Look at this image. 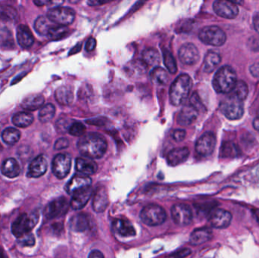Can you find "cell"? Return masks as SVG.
<instances>
[{"instance_id": "43", "label": "cell", "mask_w": 259, "mask_h": 258, "mask_svg": "<svg viewBox=\"0 0 259 258\" xmlns=\"http://www.w3.org/2000/svg\"><path fill=\"white\" fill-rule=\"evenodd\" d=\"M69 132L72 136H81L85 133L86 127L82 123L76 121V122L72 123Z\"/></svg>"}, {"instance_id": "31", "label": "cell", "mask_w": 259, "mask_h": 258, "mask_svg": "<svg viewBox=\"0 0 259 258\" xmlns=\"http://www.w3.org/2000/svg\"><path fill=\"white\" fill-rule=\"evenodd\" d=\"M221 62V58L218 53L210 51L205 55L204 59L203 70L205 72L211 73L217 68Z\"/></svg>"}, {"instance_id": "11", "label": "cell", "mask_w": 259, "mask_h": 258, "mask_svg": "<svg viewBox=\"0 0 259 258\" xmlns=\"http://www.w3.org/2000/svg\"><path fill=\"white\" fill-rule=\"evenodd\" d=\"M171 216L178 226H188L192 222V210L187 204H176L171 208Z\"/></svg>"}, {"instance_id": "14", "label": "cell", "mask_w": 259, "mask_h": 258, "mask_svg": "<svg viewBox=\"0 0 259 258\" xmlns=\"http://www.w3.org/2000/svg\"><path fill=\"white\" fill-rule=\"evenodd\" d=\"M69 203L65 198H56L50 203L44 210V216L51 219L65 214L69 210Z\"/></svg>"}, {"instance_id": "57", "label": "cell", "mask_w": 259, "mask_h": 258, "mask_svg": "<svg viewBox=\"0 0 259 258\" xmlns=\"http://www.w3.org/2000/svg\"><path fill=\"white\" fill-rule=\"evenodd\" d=\"M256 119H257V121H259V108H258V109H257V117H256Z\"/></svg>"}, {"instance_id": "54", "label": "cell", "mask_w": 259, "mask_h": 258, "mask_svg": "<svg viewBox=\"0 0 259 258\" xmlns=\"http://www.w3.org/2000/svg\"><path fill=\"white\" fill-rule=\"evenodd\" d=\"M35 4L38 7H43L44 5H48V4H53L51 1H47V0H42V1H35Z\"/></svg>"}, {"instance_id": "52", "label": "cell", "mask_w": 259, "mask_h": 258, "mask_svg": "<svg viewBox=\"0 0 259 258\" xmlns=\"http://www.w3.org/2000/svg\"><path fill=\"white\" fill-rule=\"evenodd\" d=\"M88 258H105L104 255L98 250H92L89 254Z\"/></svg>"}, {"instance_id": "21", "label": "cell", "mask_w": 259, "mask_h": 258, "mask_svg": "<svg viewBox=\"0 0 259 258\" xmlns=\"http://www.w3.org/2000/svg\"><path fill=\"white\" fill-rule=\"evenodd\" d=\"M93 189L91 186L81 189L78 192L73 194L70 206L75 210L82 209L87 204L90 200V197L93 195Z\"/></svg>"}, {"instance_id": "35", "label": "cell", "mask_w": 259, "mask_h": 258, "mask_svg": "<svg viewBox=\"0 0 259 258\" xmlns=\"http://www.w3.org/2000/svg\"><path fill=\"white\" fill-rule=\"evenodd\" d=\"M56 25L48 17L40 16L35 22V28L38 34L47 36L50 30Z\"/></svg>"}, {"instance_id": "55", "label": "cell", "mask_w": 259, "mask_h": 258, "mask_svg": "<svg viewBox=\"0 0 259 258\" xmlns=\"http://www.w3.org/2000/svg\"><path fill=\"white\" fill-rule=\"evenodd\" d=\"M109 2H104V3H100V2H96V1H89L87 4L91 6V7H96V6H101L103 5V4H108Z\"/></svg>"}, {"instance_id": "47", "label": "cell", "mask_w": 259, "mask_h": 258, "mask_svg": "<svg viewBox=\"0 0 259 258\" xmlns=\"http://www.w3.org/2000/svg\"><path fill=\"white\" fill-rule=\"evenodd\" d=\"M69 145V141L66 138H61L58 139L55 143L54 149L56 150H62L66 149Z\"/></svg>"}, {"instance_id": "38", "label": "cell", "mask_w": 259, "mask_h": 258, "mask_svg": "<svg viewBox=\"0 0 259 258\" xmlns=\"http://www.w3.org/2000/svg\"><path fill=\"white\" fill-rule=\"evenodd\" d=\"M3 140L8 145H15L19 142L21 138V133L17 129L9 127L2 133Z\"/></svg>"}, {"instance_id": "51", "label": "cell", "mask_w": 259, "mask_h": 258, "mask_svg": "<svg viewBox=\"0 0 259 258\" xmlns=\"http://www.w3.org/2000/svg\"><path fill=\"white\" fill-rule=\"evenodd\" d=\"M96 47V41L93 38H90L86 43L85 49L87 52H92Z\"/></svg>"}, {"instance_id": "50", "label": "cell", "mask_w": 259, "mask_h": 258, "mask_svg": "<svg viewBox=\"0 0 259 258\" xmlns=\"http://www.w3.org/2000/svg\"><path fill=\"white\" fill-rule=\"evenodd\" d=\"M249 71L251 75L256 78H259V61L254 62L249 68Z\"/></svg>"}, {"instance_id": "13", "label": "cell", "mask_w": 259, "mask_h": 258, "mask_svg": "<svg viewBox=\"0 0 259 258\" xmlns=\"http://www.w3.org/2000/svg\"><path fill=\"white\" fill-rule=\"evenodd\" d=\"M213 10L214 13L226 19H233L239 14V9L237 5L231 1L218 0L213 4Z\"/></svg>"}, {"instance_id": "44", "label": "cell", "mask_w": 259, "mask_h": 258, "mask_svg": "<svg viewBox=\"0 0 259 258\" xmlns=\"http://www.w3.org/2000/svg\"><path fill=\"white\" fill-rule=\"evenodd\" d=\"M189 105L193 107L198 112H202V111L205 109V106H204L203 104L201 102L200 98H199L197 93H194L192 95L190 98V104H189Z\"/></svg>"}, {"instance_id": "7", "label": "cell", "mask_w": 259, "mask_h": 258, "mask_svg": "<svg viewBox=\"0 0 259 258\" xmlns=\"http://www.w3.org/2000/svg\"><path fill=\"white\" fill-rule=\"evenodd\" d=\"M140 218L143 223L148 226H159L165 222L167 214L163 207L161 206L149 204L142 210Z\"/></svg>"}, {"instance_id": "5", "label": "cell", "mask_w": 259, "mask_h": 258, "mask_svg": "<svg viewBox=\"0 0 259 258\" xmlns=\"http://www.w3.org/2000/svg\"><path fill=\"white\" fill-rule=\"evenodd\" d=\"M220 110L227 119L231 121L240 119L244 114L242 101L229 94L220 104Z\"/></svg>"}, {"instance_id": "30", "label": "cell", "mask_w": 259, "mask_h": 258, "mask_svg": "<svg viewBox=\"0 0 259 258\" xmlns=\"http://www.w3.org/2000/svg\"><path fill=\"white\" fill-rule=\"evenodd\" d=\"M70 228L75 232H84L89 226V219L84 213H78L70 219Z\"/></svg>"}, {"instance_id": "34", "label": "cell", "mask_w": 259, "mask_h": 258, "mask_svg": "<svg viewBox=\"0 0 259 258\" xmlns=\"http://www.w3.org/2000/svg\"><path fill=\"white\" fill-rule=\"evenodd\" d=\"M13 122L16 127L26 128L33 124L34 116L28 112H19L13 116Z\"/></svg>"}, {"instance_id": "45", "label": "cell", "mask_w": 259, "mask_h": 258, "mask_svg": "<svg viewBox=\"0 0 259 258\" xmlns=\"http://www.w3.org/2000/svg\"><path fill=\"white\" fill-rule=\"evenodd\" d=\"M72 124H69V121L66 119H59L56 123V130L60 133H65V132L69 131Z\"/></svg>"}, {"instance_id": "3", "label": "cell", "mask_w": 259, "mask_h": 258, "mask_svg": "<svg viewBox=\"0 0 259 258\" xmlns=\"http://www.w3.org/2000/svg\"><path fill=\"white\" fill-rule=\"evenodd\" d=\"M192 87V81L188 75H180L176 78L170 87L169 96L171 103L179 106L187 99Z\"/></svg>"}, {"instance_id": "27", "label": "cell", "mask_w": 259, "mask_h": 258, "mask_svg": "<svg viewBox=\"0 0 259 258\" xmlns=\"http://www.w3.org/2000/svg\"><path fill=\"white\" fill-rule=\"evenodd\" d=\"M1 171L3 174L7 177H17L20 174V166L15 158H8L3 163L1 166Z\"/></svg>"}, {"instance_id": "23", "label": "cell", "mask_w": 259, "mask_h": 258, "mask_svg": "<svg viewBox=\"0 0 259 258\" xmlns=\"http://www.w3.org/2000/svg\"><path fill=\"white\" fill-rule=\"evenodd\" d=\"M189 155V150L186 148H176V149H172L167 156V161L170 166L179 165L182 163L185 162L187 160L188 157Z\"/></svg>"}, {"instance_id": "56", "label": "cell", "mask_w": 259, "mask_h": 258, "mask_svg": "<svg viewBox=\"0 0 259 258\" xmlns=\"http://www.w3.org/2000/svg\"><path fill=\"white\" fill-rule=\"evenodd\" d=\"M251 211H252L253 215L255 217L256 220L257 221V223H259V208L252 209Z\"/></svg>"}, {"instance_id": "15", "label": "cell", "mask_w": 259, "mask_h": 258, "mask_svg": "<svg viewBox=\"0 0 259 258\" xmlns=\"http://www.w3.org/2000/svg\"><path fill=\"white\" fill-rule=\"evenodd\" d=\"M179 59L186 65H193L199 60V52L194 44L188 43L180 47L178 51Z\"/></svg>"}, {"instance_id": "20", "label": "cell", "mask_w": 259, "mask_h": 258, "mask_svg": "<svg viewBox=\"0 0 259 258\" xmlns=\"http://www.w3.org/2000/svg\"><path fill=\"white\" fill-rule=\"evenodd\" d=\"M113 230L122 237H132L136 235V230L131 222L122 218H117L112 222Z\"/></svg>"}, {"instance_id": "12", "label": "cell", "mask_w": 259, "mask_h": 258, "mask_svg": "<svg viewBox=\"0 0 259 258\" xmlns=\"http://www.w3.org/2000/svg\"><path fill=\"white\" fill-rule=\"evenodd\" d=\"M215 135L211 132L204 133L196 144V152L202 157H208L214 152L216 146Z\"/></svg>"}, {"instance_id": "2", "label": "cell", "mask_w": 259, "mask_h": 258, "mask_svg": "<svg viewBox=\"0 0 259 258\" xmlns=\"http://www.w3.org/2000/svg\"><path fill=\"white\" fill-rule=\"evenodd\" d=\"M237 83L236 71L228 65L221 67L217 70L213 78L212 84L214 90L218 93L229 94L231 93Z\"/></svg>"}, {"instance_id": "28", "label": "cell", "mask_w": 259, "mask_h": 258, "mask_svg": "<svg viewBox=\"0 0 259 258\" xmlns=\"http://www.w3.org/2000/svg\"><path fill=\"white\" fill-rule=\"evenodd\" d=\"M56 99L60 105H69L74 101V93L72 88L68 86H62L56 91Z\"/></svg>"}, {"instance_id": "32", "label": "cell", "mask_w": 259, "mask_h": 258, "mask_svg": "<svg viewBox=\"0 0 259 258\" xmlns=\"http://www.w3.org/2000/svg\"><path fill=\"white\" fill-rule=\"evenodd\" d=\"M150 78L152 82L158 86L165 85L169 81L168 73L161 67H156L151 71Z\"/></svg>"}, {"instance_id": "40", "label": "cell", "mask_w": 259, "mask_h": 258, "mask_svg": "<svg viewBox=\"0 0 259 258\" xmlns=\"http://www.w3.org/2000/svg\"><path fill=\"white\" fill-rule=\"evenodd\" d=\"M18 13L11 6L0 5V20L12 22L17 19Z\"/></svg>"}, {"instance_id": "16", "label": "cell", "mask_w": 259, "mask_h": 258, "mask_svg": "<svg viewBox=\"0 0 259 258\" xmlns=\"http://www.w3.org/2000/svg\"><path fill=\"white\" fill-rule=\"evenodd\" d=\"M92 180L89 176L84 175H75L66 185L68 193L73 195L75 192L91 186Z\"/></svg>"}, {"instance_id": "9", "label": "cell", "mask_w": 259, "mask_h": 258, "mask_svg": "<svg viewBox=\"0 0 259 258\" xmlns=\"http://www.w3.org/2000/svg\"><path fill=\"white\" fill-rule=\"evenodd\" d=\"M231 213L224 209L213 208L208 213V222L211 226L216 229H225L228 227L231 223Z\"/></svg>"}, {"instance_id": "48", "label": "cell", "mask_w": 259, "mask_h": 258, "mask_svg": "<svg viewBox=\"0 0 259 258\" xmlns=\"http://www.w3.org/2000/svg\"><path fill=\"white\" fill-rule=\"evenodd\" d=\"M191 250L189 248H183L177 250L175 253L171 254L168 258H185L189 256L191 253Z\"/></svg>"}, {"instance_id": "10", "label": "cell", "mask_w": 259, "mask_h": 258, "mask_svg": "<svg viewBox=\"0 0 259 258\" xmlns=\"http://www.w3.org/2000/svg\"><path fill=\"white\" fill-rule=\"evenodd\" d=\"M72 167V158L69 154H59L53 161V172L59 179H64L69 175Z\"/></svg>"}, {"instance_id": "25", "label": "cell", "mask_w": 259, "mask_h": 258, "mask_svg": "<svg viewBox=\"0 0 259 258\" xmlns=\"http://www.w3.org/2000/svg\"><path fill=\"white\" fill-rule=\"evenodd\" d=\"M76 170L84 176H90L94 174L98 166L95 161L90 158H78L76 160Z\"/></svg>"}, {"instance_id": "41", "label": "cell", "mask_w": 259, "mask_h": 258, "mask_svg": "<svg viewBox=\"0 0 259 258\" xmlns=\"http://www.w3.org/2000/svg\"><path fill=\"white\" fill-rule=\"evenodd\" d=\"M248 93V88L247 84L244 81H237L234 88L232 90L231 93H229V94H231L232 96H235L239 100L243 102L246 99Z\"/></svg>"}, {"instance_id": "8", "label": "cell", "mask_w": 259, "mask_h": 258, "mask_svg": "<svg viewBox=\"0 0 259 258\" xmlns=\"http://www.w3.org/2000/svg\"><path fill=\"white\" fill-rule=\"evenodd\" d=\"M47 17L58 25L67 26L73 23L75 19V12L66 7H56L49 10Z\"/></svg>"}, {"instance_id": "6", "label": "cell", "mask_w": 259, "mask_h": 258, "mask_svg": "<svg viewBox=\"0 0 259 258\" xmlns=\"http://www.w3.org/2000/svg\"><path fill=\"white\" fill-rule=\"evenodd\" d=\"M199 38L203 44L212 47L223 46L226 41L224 31L217 26L204 27L199 31Z\"/></svg>"}, {"instance_id": "17", "label": "cell", "mask_w": 259, "mask_h": 258, "mask_svg": "<svg viewBox=\"0 0 259 258\" xmlns=\"http://www.w3.org/2000/svg\"><path fill=\"white\" fill-rule=\"evenodd\" d=\"M48 168L47 158L44 155H39L32 161L28 168V176L31 178H38L45 174Z\"/></svg>"}, {"instance_id": "33", "label": "cell", "mask_w": 259, "mask_h": 258, "mask_svg": "<svg viewBox=\"0 0 259 258\" xmlns=\"http://www.w3.org/2000/svg\"><path fill=\"white\" fill-rule=\"evenodd\" d=\"M142 60L147 66L158 67L160 63V54L158 50L153 48L146 49L142 54Z\"/></svg>"}, {"instance_id": "42", "label": "cell", "mask_w": 259, "mask_h": 258, "mask_svg": "<svg viewBox=\"0 0 259 258\" xmlns=\"http://www.w3.org/2000/svg\"><path fill=\"white\" fill-rule=\"evenodd\" d=\"M163 60L168 71L171 74H175L177 71V62L172 53L167 49L163 50Z\"/></svg>"}, {"instance_id": "24", "label": "cell", "mask_w": 259, "mask_h": 258, "mask_svg": "<svg viewBox=\"0 0 259 258\" xmlns=\"http://www.w3.org/2000/svg\"><path fill=\"white\" fill-rule=\"evenodd\" d=\"M17 39L19 45L22 48H30L33 46L34 43H35L33 34L26 25H20L18 28Z\"/></svg>"}, {"instance_id": "18", "label": "cell", "mask_w": 259, "mask_h": 258, "mask_svg": "<svg viewBox=\"0 0 259 258\" xmlns=\"http://www.w3.org/2000/svg\"><path fill=\"white\" fill-rule=\"evenodd\" d=\"M148 66L143 60L137 59L129 62L125 66V71L130 78L138 79L143 78L147 73Z\"/></svg>"}, {"instance_id": "26", "label": "cell", "mask_w": 259, "mask_h": 258, "mask_svg": "<svg viewBox=\"0 0 259 258\" xmlns=\"http://www.w3.org/2000/svg\"><path fill=\"white\" fill-rule=\"evenodd\" d=\"M213 232L208 227H202L195 229L190 235V242L193 245H199L211 240Z\"/></svg>"}, {"instance_id": "1", "label": "cell", "mask_w": 259, "mask_h": 258, "mask_svg": "<svg viewBox=\"0 0 259 258\" xmlns=\"http://www.w3.org/2000/svg\"><path fill=\"white\" fill-rule=\"evenodd\" d=\"M107 148L106 139L98 133L84 135L78 142L80 153L90 159L101 158L106 154Z\"/></svg>"}, {"instance_id": "36", "label": "cell", "mask_w": 259, "mask_h": 258, "mask_svg": "<svg viewBox=\"0 0 259 258\" xmlns=\"http://www.w3.org/2000/svg\"><path fill=\"white\" fill-rule=\"evenodd\" d=\"M239 153L236 145L232 142H224L220 147V157L222 158H235Z\"/></svg>"}, {"instance_id": "4", "label": "cell", "mask_w": 259, "mask_h": 258, "mask_svg": "<svg viewBox=\"0 0 259 258\" xmlns=\"http://www.w3.org/2000/svg\"><path fill=\"white\" fill-rule=\"evenodd\" d=\"M39 220L38 213H23L15 220L12 225V232L16 238H21L27 234L30 233Z\"/></svg>"}, {"instance_id": "29", "label": "cell", "mask_w": 259, "mask_h": 258, "mask_svg": "<svg viewBox=\"0 0 259 258\" xmlns=\"http://www.w3.org/2000/svg\"><path fill=\"white\" fill-rule=\"evenodd\" d=\"M44 101L45 99L42 95H31L22 101V107L24 109L28 110V111H35V110L42 108Z\"/></svg>"}, {"instance_id": "39", "label": "cell", "mask_w": 259, "mask_h": 258, "mask_svg": "<svg viewBox=\"0 0 259 258\" xmlns=\"http://www.w3.org/2000/svg\"><path fill=\"white\" fill-rule=\"evenodd\" d=\"M56 108L53 104L49 103L41 108L39 112V120L42 123H47L54 118Z\"/></svg>"}, {"instance_id": "49", "label": "cell", "mask_w": 259, "mask_h": 258, "mask_svg": "<svg viewBox=\"0 0 259 258\" xmlns=\"http://www.w3.org/2000/svg\"><path fill=\"white\" fill-rule=\"evenodd\" d=\"M171 136L176 142H182L186 137V131L183 130H175L172 132Z\"/></svg>"}, {"instance_id": "37", "label": "cell", "mask_w": 259, "mask_h": 258, "mask_svg": "<svg viewBox=\"0 0 259 258\" xmlns=\"http://www.w3.org/2000/svg\"><path fill=\"white\" fill-rule=\"evenodd\" d=\"M69 33V29L67 27L56 25L50 30L47 37L52 41H59L66 37Z\"/></svg>"}, {"instance_id": "19", "label": "cell", "mask_w": 259, "mask_h": 258, "mask_svg": "<svg viewBox=\"0 0 259 258\" xmlns=\"http://www.w3.org/2000/svg\"><path fill=\"white\" fill-rule=\"evenodd\" d=\"M109 200L106 188L101 186L95 191L93 200V210L97 213L105 211L109 206Z\"/></svg>"}, {"instance_id": "53", "label": "cell", "mask_w": 259, "mask_h": 258, "mask_svg": "<svg viewBox=\"0 0 259 258\" xmlns=\"http://www.w3.org/2000/svg\"><path fill=\"white\" fill-rule=\"evenodd\" d=\"M253 26H254L255 31L259 34V16H255L253 19Z\"/></svg>"}, {"instance_id": "46", "label": "cell", "mask_w": 259, "mask_h": 258, "mask_svg": "<svg viewBox=\"0 0 259 258\" xmlns=\"http://www.w3.org/2000/svg\"><path fill=\"white\" fill-rule=\"evenodd\" d=\"M19 242L24 246H33L35 244V237L32 234H27L24 236L21 237Z\"/></svg>"}, {"instance_id": "22", "label": "cell", "mask_w": 259, "mask_h": 258, "mask_svg": "<svg viewBox=\"0 0 259 258\" xmlns=\"http://www.w3.org/2000/svg\"><path fill=\"white\" fill-rule=\"evenodd\" d=\"M198 113L199 112L190 105H185L179 113L178 117H177V123L180 126L187 127L196 121L198 117Z\"/></svg>"}]
</instances>
